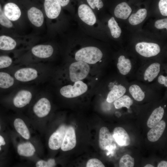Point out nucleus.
Returning a JSON list of instances; mask_svg holds the SVG:
<instances>
[{"label":"nucleus","instance_id":"f257e3e1","mask_svg":"<svg viewBox=\"0 0 167 167\" xmlns=\"http://www.w3.org/2000/svg\"><path fill=\"white\" fill-rule=\"evenodd\" d=\"M7 70L20 84L38 86L45 74L44 66L40 63L15 64Z\"/></svg>","mask_w":167,"mask_h":167},{"label":"nucleus","instance_id":"f03ea898","mask_svg":"<svg viewBox=\"0 0 167 167\" xmlns=\"http://www.w3.org/2000/svg\"><path fill=\"white\" fill-rule=\"evenodd\" d=\"M77 8L74 19L83 33L95 38L97 36L98 23L96 14L85 0H75Z\"/></svg>","mask_w":167,"mask_h":167},{"label":"nucleus","instance_id":"7ed1b4c3","mask_svg":"<svg viewBox=\"0 0 167 167\" xmlns=\"http://www.w3.org/2000/svg\"><path fill=\"white\" fill-rule=\"evenodd\" d=\"M40 90L38 86L20 84L6 95L11 98L14 107L21 109L29 105Z\"/></svg>","mask_w":167,"mask_h":167},{"label":"nucleus","instance_id":"20e7f679","mask_svg":"<svg viewBox=\"0 0 167 167\" xmlns=\"http://www.w3.org/2000/svg\"><path fill=\"white\" fill-rule=\"evenodd\" d=\"M103 54L100 49L96 46H83L76 51L74 54L76 61L84 62L89 64H94L100 61Z\"/></svg>","mask_w":167,"mask_h":167},{"label":"nucleus","instance_id":"39448f33","mask_svg":"<svg viewBox=\"0 0 167 167\" xmlns=\"http://www.w3.org/2000/svg\"><path fill=\"white\" fill-rule=\"evenodd\" d=\"M44 7L47 17L49 19H62L71 21V17L64 13L62 8L57 0H45Z\"/></svg>","mask_w":167,"mask_h":167},{"label":"nucleus","instance_id":"423d86ee","mask_svg":"<svg viewBox=\"0 0 167 167\" xmlns=\"http://www.w3.org/2000/svg\"><path fill=\"white\" fill-rule=\"evenodd\" d=\"M69 70L71 80L75 82L86 78L89 72L90 67L87 63L77 61L70 65Z\"/></svg>","mask_w":167,"mask_h":167},{"label":"nucleus","instance_id":"0eeeda50","mask_svg":"<svg viewBox=\"0 0 167 167\" xmlns=\"http://www.w3.org/2000/svg\"><path fill=\"white\" fill-rule=\"evenodd\" d=\"M20 84L7 70H0V94H9Z\"/></svg>","mask_w":167,"mask_h":167},{"label":"nucleus","instance_id":"6e6552de","mask_svg":"<svg viewBox=\"0 0 167 167\" xmlns=\"http://www.w3.org/2000/svg\"><path fill=\"white\" fill-rule=\"evenodd\" d=\"M87 85L81 80L76 81L73 85L63 86L60 90L61 94L64 97L72 98L79 96L88 90Z\"/></svg>","mask_w":167,"mask_h":167},{"label":"nucleus","instance_id":"1a4fd4ad","mask_svg":"<svg viewBox=\"0 0 167 167\" xmlns=\"http://www.w3.org/2000/svg\"><path fill=\"white\" fill-rule=\"evenodd\" d=\"M135 49L136 52L139 54L147 58L156 56L161 51L159 45L153 43H138L136 45Z\"/></svg>","mask_w":167,"mask_h":167},{"label":"nucleus","instance_id":"9d476101","mask_svg":"<svg viewBox=\"0 0 167 167\" xmlns=\"http://www.w3.org/2000/svg\"><path fill=\"white\" fill-rule=\"evenodd\" d=\"M38 97L37 100L34 104L32 110L37 117L42 118L47 115L51 109V105L49 101L47 98Z\"/></svg>","mask_w":167,"mask_h":167},{"label":"nucleus","instance_id":"9b49d317","mask_svg":"<svg viewBox=\"0 0 167 167\" xmlns=\"http://www.w3.org/2000/svg\"><path fill=\"white\" fill-rule=\"evenodd\" d=\"M67 127L64 125H61L51 135L48 142L50 149L57 150L61 148Z\"/></svg>","mask_w":167,"mask_h":167},{"label":"nucleus","instance_id":"f8f14e48","mask_svg":"<svg viewBox=\"0 0 167 167\" xmlns=\"http://www.w3.org/2000/svg\"><path fill=\"white\" fill-rule=\"evenodd\" d=\"M54 49L49 44H40L33 46L31 49L33 56L38 59H45L51 57L54 54Z\"/></svg>","mask_w":167,"mask_h":167},{"label":"nucleus","instance_id":"ddd939ff","mask_svg":"<svg viewBox=\"0 0 167 167\" xmlns=\"http://www.w3.org/2000/svg\"><path fill=\"white\" fill-rule=\"evenodd\" d=\"M76 140L75 131L71 126L67 127L61 147L64 151L70 150L74 148L76 145Z\"/></svg>","mask_w":167,"mask_h":167},{"label":"nucleus","instance_id":"4468645a","mask_svg":"<svg viewBox=\"0 0 167 167\" xmlns=\"http://www.w3.org/2000/svg\"><path fill=\"white\" fill-rule=\"evenodd\" d=\"M113 136L116 142L120 146H126L130 143L131 140L129 135L122 127H115L113 130Z\"/></svg>","mask_w":167,"mask_h":167},{"label":"nucleus","instance_id":"2eb2a0df","mask_svg":"<svg viewBox=\"0 0 167 167\" xmlns=\"http://www.w3.org/2000/svg\"><path fill=\"white\" fill-rule=\"evenodd\" d=\"M3 12L7 18L10 21L17 20L21 15V11L19 6L12 2L8 3L5 5Z\"/></svg>","mask_w":167,"mask_h":167},{"label":"nucleus","instance_id":"dca6fc26","mask_svg":"<svg viewBox=\"0 0 167 167\" xmlns=\"http://www.w3.org/2000/svg\"><path fill=\"white\" fill-rule=\"evenodd\" d=\"M113 142V139L109 129L105 127H101L99 133V146L102 150H105L110 147Z\"/></svg>","mask_w":167,"mask_h":167},{"label":"nucleus","instance_id":"f3484780","mask_svg":"<svg viewBox=\"0 0 167 167\" xmlns=\"http://www.w3.org/2000/svg\"><path fill=\"white\" fill-rule=\"evenodd\" d=\"M165 126V122L163 120H161L148 132L147 134L148 140L152 142L157 141L162 135Z\"/></svg>","mask_w":167,"mask_h":167},{"label":"nucleus","instance_id":"a211bd4d","mask_svg":"<svg viewBox=\"0 0 167 167\" xmlns=\"http://www.w3.org/2000/svg\"><path fill=\"white\" fill-rule=\"evenodd\" d=\"M28 16L31 22L35 26L40 27L44 22V16L42 12L34 7L31 8L28 11Z\"/></svg>","mask_w":167,"mask_h":167},{"label":"nucleus","instance_id":"6ab92c4d","mask_svg":"<svg viewBox=\"0 0 167 167\" xmlns=\"http://www.w3.org/2000/svg\"><path fill=\"white\" fill-rule=\"evenodd\" d=\"M126 91L125 87L122 84H114L108 94L107 101L109 103L114 101L123 96Z\"/></svg>","mask_w":167,"mask_h":167},{"label":"nucleus","instance_id":"aec40b11","mask_svg":"<svg viewBox=\"0 0 167 167\" xmlns=\"http://www.w3.org/2000/svg\"><path fill=\"white\" fill-rule=\"evenodd\" d=\"M161 70V65L155 62L150 65L145 70L143 75L144 80L152 82L157 76Z\"/></svg>","mask_w":167,"mask_h":167},{"label":"nucleus","instance_id":"412c9836","mask_svg":"<svg viewBox=\"0 0 167 167\" xmlns=\"http://www.w3.org/2000/svg\"><path fill=\"white\" fill-rule=\"evenodd\" d=\"M131 11V9L128 4L125 2H122L116 6L114 11V14L117 18L125 19L128 18Z\"/></svg>","mask_w":167,"mask_h":167},{"label":"nucleus","instance_id":"4be33fe9","mask_svg":"<svg viewBox=\"0 0 167 167\" xmlns=\"http://www.w3.org/2000/svg\"><path fill=\"white\" fill-rule=\"evenodd\" d=\"M164 113V109L161 106L155 109L148 119L147 126L151 128L157 124L163 118Z\"/></svg>","mask_w":167,"mask_h":167},{"label":"nucleus","instance_id":"5701e85b","mask_svg":"<svg viewBox=\"0 0 167 167\" xmlns=\"http://www.w3.org/2000/svg\"><path fill=\"white\" fill-rule=\"evenodd\" d=\"M117 67L120 73L125 75L130 71L132 67L131 63L129 59L126 58L124 55H121L118 59Z\"/></svg>","mask_w":167,"mask_h":167},{"label":"nucleus","instance_id":"b1692460","mask_svg":"<svg viewBox=\"0 0 167 167\" xmlns=\"http://www.w3.org/2000/svg\"><path fill=\"white\" fill-rule=\"evenodd\" d=\"M14 125L16 131L23 138L26 139H30V135L29 130L22 119L16 118L14 122Z\"/></svg>","mask_w":167,"mask_h":167},{"label":"nucleus","instance_id":"393cba45","mask_svg":"<svg viewBox=\"0 0 167 167\" xmlns=\"http://www.w3.org/2000/svg\"><path fill=\"white\" fill-rule=\"evenodd\" d=\"M18 154L21 156L30 157L33 156L36 151L33 144L29 142L19 144L17 148Z\"/></svg>","mask_w":167,"mask_h":167},{"label":"nucleus","instance_id":"a878e982","mask_svg":"<svg viewBox=\"0 0 167 167\" xmlns=\"http://www.w3.org/2000/svg\"><path fill=\"white\" fill-rule=\"evenodd\" d=\"M16 46V41L11 37L5 35L0 36V50L11 51L15 49Z\"/></svg>","mask_w":167,"mask_h":167},{"label":"nucleus","instance_id":"bb28decb","mask_svg":"<svg viewBox=\"0 0 167 167\" xmlns=\"http://www.w3.org/2000/svg\"><path fill=\"white\" fill-rule=\"evenodd\" d=\"M147 11L145 9H141L135 13L132 14L129 19V22L131 25H135L142 22L146 17Z\"/></svg>","mask_w":167,"mask_h":167},{"label":"nucleus","instance_id":"cd10ccee","mask_svg":"<svg viewBox=\"0 0 167 167\" xmlns=\"http://www.w3.org/2000/svg\"><path fill=\"white\" fill-rule=\"evenodd\" d=\"M108 27L112 36L115 38H118L121 35V28L113 17H112L108 21Z\"/></svg>","mask_w":167,"mask_h":167},{"label":"nucleus","instance_id":"c85d7f7f","mask_svg":"<svg viewBox=\"0 0 167 167\" xmlns=\"http://www.w3.org/2000/svg\"><path fill=\"white\" fill-rule=\"evenodd\" d=\"M129 92L133 98L136 101H140L144 99L145 93L139 86L134 84L129 88Z\"/></svg>","mask_w":167,"mask_h":167},{"label":"nucleus","instance_id":"c756f323","mask_svg":"<svg viewBox=\"0 0 167 167\" xmlns=\"http://www.w3.org/2000/svg\"><path fill=\"white\" fill-rule=\"evenodd\" d=\"M133 104V100L127 95H123L114 101V105L116 109L125 107L129 109Z\"/></svg>","mask_w":167,"mask_h":167},{"label":"nucleus","instance_id":"7c9ffc66","mask_svg":"<svg viewBox=\"0 0 167 167\" xmlns=\"http://www.w3.org/2000/svg\"><path fill=\"white\" fill-rule=\"evenodd\" d=\"M15 62L7 55L0 56V70H6L14 66Z\"/></svg>","mask_w":167,"mask_h":167},{"label":"nucleus","instance_id":"2f4dec72","mask_svg":"<svg viewBox=\"0 0 167 167\" xmlns=\"http://www.w3.org/2000/svg\"><path fill=\"white\" fill-rule=\"evenodd\" d=\"M134 165V158L130 155L127 154L123 156L120 160V167H133Z\"/></svg>","mask_w":167,"mask_h":167},{"label":"nucleus","instance_id":"473e14b6","mask_svg":"<svg viewBox=\"0 0 167 167\" xmlns=\"http://www.w3.org/2000/svg\"><path fill=\"white\" fill-rule=\"evenodd\" d=\"M85 1L95 13L96 11H99L104 6L102 0H85Z\"/></svg>","mask_w":167,"mask_h":167},{"label":"nucleus","instance_id":"72a5a7b5","mask_svg":"<svg viewBox=\"0 0 167 167\" xmlns=\"http://www.w3.org/2000/svg\"><path fill=\"white\" fill-rule=\"evenodd\" d=\"M0 24L2 26L7 28H11L13 24L5 15L0 4Z\"/></svg>","mask_w":167,"mask_h":167},{"label":"nucleus","instance_id":"f704fd0d","mask_svg":"<svg viewBox=\"0 0 167 167\" xmlns=\"http://www.w3.org/2000/svg\"><path fill=\"white\" fill-rule=\"evenodd\" d=\"M56 165L55 160L53 159H50L47 161L44 160L38 161L36 164L37 167H54Z\"/></svg>","mask_w":167,"mask_h":167},{"label":"nucleus","instance_id":"c9c22d12","mask_svg":"<svg viewBox=\"0 0 167 167\" xmlns=\"http://www.w3.org/2000/svg\"><path fill=\"white\" fill-rule=\"evenodd\" d=\"M86 167H105V165L99 160L96 158H92L87 162Z\"/></svg>","mask_w":167,"mask_h":167},{"label":"nucleus","instance_id":"e433bc0d","mask_svg":"<svg viewBox=\"0 0 167 167\" xmlns=\"http://www.w3.org/2000/svg\"><path fill=\"white\" fill-rule=\"evenodd\" d=\"M158 5L161 14L163 15L166 16L167 15V0H160Z\"/></svg>","mask_w":167,"mask_h":167},{"label":"nucleus","instance_id":"4c0bfd02","mask_svg":"<svg viewBox=\"0 0 167 167\" xmlns=\"http://www.w3.org/2000/svg\"><path fill=\"white\" fill-rule=\"evenodd\" d=\"M155 26L157 29H167V19L165 18L158 20L155 23Z\"/></svg>","mask_w":167,"mask_h":167},{"label":"nucleus","instance_id":"58836bf2","mask_svg":"<svg viewBox=\"0 0 167 167\" xmlns=\"http://www.w3.org/2000/svg\"><path fill=\"white\" fill-rule=\"evenodd\" d=\"M158 82L160 84L164 85L166 87H167V77L163 75H160L158 78Z\"/></svg>","mask_w":167,"mask_h":167},{"label":"nucleus","instance_id":"ea45409f","mask_svg":"<svg viewBox=\"0 0 167 167\" xmlns=\"http://www.w3.org/2000/svg\"><path fill=\"white\" fill-rule=\"evenodd\" d=\"M5 139L2 135L0 134V152L2 150V147L6 144Z\"/></svg>","mask_w":167,"mask_h":167},{"label":"nucleus","instance_id":"a19ab883","mask_svg":"<svg viewBox=\"0 0 167 167\" xmlns=\"http://www.w3.org/2000/svg\"><path fill=\"white\" fill-rule=\"evenodd\" d=\"M157 167H166L167 162L166 161H161L158 165Z\"/></svg>","mask_w":167,"mask_h":167},{"label":"nucleus","instance_id":"79ce46f5","mask_svg":"<svg viewBox=\"0 0 167 167\" xmlns=\"http://www.w3.org/2000/svg\"><path fill=\"white\" fill-rule=\"evenodd\" d=\"M144 167H154V166L150 164H148L145 165Z\"/></svg>","mask_w":167,"mask_h":167},{"label":"nucleus","instance_id":"37998d69","mask_svg":"<svg viewBox=\"0 0 167 167\" xmlns=\"http://www.w3.org/2000/svg\"><path fill=\"white\" fill-rule=\"evenodd\" d=\"M1 124L0 122V131L1 130Z\"/></svg>","mask_w":167,"mask_h":167}]
</instances>
